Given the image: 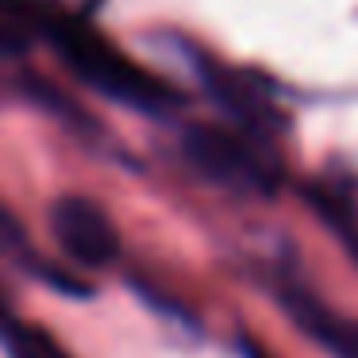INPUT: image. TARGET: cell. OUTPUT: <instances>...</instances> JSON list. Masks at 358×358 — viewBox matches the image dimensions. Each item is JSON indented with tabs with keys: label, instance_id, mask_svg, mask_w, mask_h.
Returning a JSON list of instances; mask_svg holds the SVG:
<instances>
[{
	"label": "cell",
	"instance_id": "6da1fadb",
	"mask_svg": "<svg viewBox=\"0 0 358 358\" xmlns=\"http://www.w3.org/2000/svg\"><path fill=\"white\" fill-rule=\"evenodd\" d=\"M43 43L55 47V55L66 62V70L85 89H93V93L108 96V101L124 104L131 112L162 120V116H173L185 101L170 81H162L155 70L139 66L108 35H101V27L89 24L81 12H66L50 4Z\"/></svg>",
	"mask_w": 358,
	"mask_h": 358
},
{
	"label": "cell",
	"instance_id": "7a4b0ae2",
	"mask_svg": "<svg viewBox=\"0 0 358 358\" xmlns=\"http://www.w3.org/2000/svg\"><path fill=\"white\" fill-rule=\"evenodd\" d=\"M181 150L196 173H204L224 189H239V193H270L273 189V170L266 166V158L227 127L193 124L181 139Z\"/></svg>",
	"mask_w": 358,
	"mask_h": 358
},
{
	"label": "cell",
	"instance_id": "3957f363",
	"mask_svg": "<svg viewBox=\"0 0 358 358\" xmlns=\"http://www.w3.org/2000/svg\"><path fill=\"white\" fill-rule=\"evenodd\" d=\"M50 231H55L62 255L73 266L101 270V266H112L120 255L116 224L93 196H78V193L58 196L50 204Z\"/></svg>",
	"mask_w": 358,
	"mask_h": 358
},
{
	"label": "cell",
	"instance_id": "277c9868",
	"mask_svg": "<svg viewBox=\"0 0 358 358\" xmlns=\"http://www.w3.org/2000/svg\"><path fill=\"white\" fill-rule=\"evenodd\" d=\"M270 289L301 335H308L316 347H324L335 358H358V324L347 320L339 308H331L324 296H316V289H308L293 273H278Z\"/></svg>",
	"mask_w": 358,
	"mask_h": 358
},
{
	"label": "cell",
	"instance_id": "5b68a950",
	"mask_svg": "<svg viewBox=\"0 0 358 358\" xmlns=\"http://www.w3.org/2000/svg\"><path fill=\"white\" fill-rule=\"evenodd\" d=\"M43 0H0V58H24L47 31Z\"/></svg>",
	"mask_w": 358,
	"mask_h": 358
},
{
	"label": "cell",
	"instance_id": "8992f818",
	"mask_svg": "<svg viewBox=\"0 0 358 358\" xmlns=\"http://www.w3.org/2000/svg\"><path fill=\"white\" fill-rule=\"evenodd\" d=\"M312 208L320 212V220H327L335 235L343 239V247L358 258V208L347 196L331 193V189H312Z\"/></svg>",
	"mask_w": 358,
	"mask_h": 358
},
{
	"label": "cell",
	"instance_id": "52a82bcc",
	"mask_svg": "<svg viewBox=\"0 0 358 358\" xmlns=\"http://www.w3.org/2000/svg\"><path fill=\"white\" fill-rule=\"evenodd\" d=\"M4 343H8L12 358H73L55 335L35 327V324H16V320H12V324L4 327Z\"/></svg>",
	"mask_w": 358,
	"mask_h": 358
},
{
	"label": "cell",
	"instance_id": "ba28073f",
	"mask_svg": "<svg viewBox=\"0 0 358 358\" xmlns=\"http://www.w3.org/2000/svg\"><path fill=\"white\" fill-rule=\"evenodd\" d=\"M0 255L20 258L24 266H35V250H27V235L8 208H0Z\"/></svg>",
	"mask_w": 358,
	"mask_h": 358
},
{
	"label": "cell",
	"instance_id": "9c48e42d",
	"mask_svg": "<svg viewBox=\"0 0 358 358\" xmlns=\"http://www.w3.org/2000/svg\"><path fill=\"white\" fill-rule=\"evenodd\" d=\"M243 355L247 358H273L270 350H266L262 343H255V339H243Z\"/></svg>",
	"mask_w": 358,
	"mask_h": 358
},
{
	"label": "cell",
	"instance_id": "30bf717a",
	"mask_svg": "<svg viewBox=\"0 0 358 358\" xmlns=\"http://www.w3.org/2000/svg\"><path fill=\"white\" fill-rule=\"evenodd\" d=\"M12 324V316H8V301H4V289H0V331Z\"/></svg>",
	"mask_w": 358,
	"mask_h": 358
}]
</instances>
